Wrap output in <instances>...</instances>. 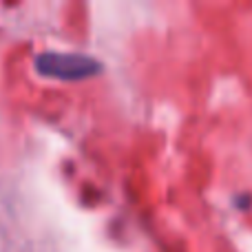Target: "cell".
Segmentation results:
<instances>
[{"mask_svg": "<svg viewBox=\"0 0 252 252\" xmlns=\"http://www.w3.org/2000/svg\"><path fill=\"white\" fill-rule=\"evenodd\" d=\"M35 71L44 78L64 80V82H75V80L93 78L102 71V64L91 56L84 53H56L47 51L35 58Z\"/></svg>", "mask_w": 252, "mask_h": 252, "instance_id": "1", "label": "cell"}]
</instances>
